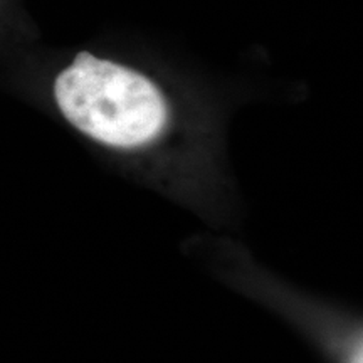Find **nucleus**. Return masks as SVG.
<instances>
[{
    "label": "nucleus",
    "mask_w": 363,
    "mask_h": 363,
    "mask_svg": "<svg viewBox=\"0 0 363 363\" xmlns=\"http://www.w3.org/2000/svg\"><path fill=\"white\" fill-rule=\"evenodd\" d=\"M51 94L67 125L116 152L152 148L169 126V104L152 79L86 51L54 76Z\"/></svg>",
    "instance_id": "obj_1"
},
{
    "label": "nucleus",
    "mask_w": 363,
    "mask_h": 363,
    "mask_svg": "<svg viewBox=\"0 0 363 363\" xmlns=\"http://www.w3.org/2000/svg\"><path fill=\"white\" fill-rule=\"evenodd\" d=\"M234 291L278 313L325 363H363L362 320L355 311L294 288L252 254H190Z\"/></svg>",
    "instance_id": "obj_2"
}]
</instances>
